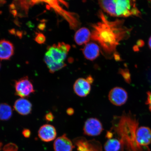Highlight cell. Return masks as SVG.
I'll return each mask as SVG.
<instances>
[{
    "label": "cell",
    "mask_w": 151,
    "mask_h": 151,
    "mask_svg": "<svg viewBox=\"0 0 151 151\" xmlns=\"http://www.w3.org/2000/svg\"><path fill=\"white\" fill-rule=\"evenodd\" d=\"M100 20L92 26L91 39L98 43L105 55H116L121 41L128 38L131 29L124 25V21L108 19L102 11L99 12Z\"/></svg>",
    "instance_id": "6da1fadb"
},
{
    "label": "cell",
    "mask_w": 151,
    "mask_h": 151,
    "mask_svg": "<svg viewBox=\"0 0 151 151\" xmlns=\"http://www.w3.org/2000/svg\"><path fill=\"white\" fill-rule=\"evenodd\" d=\"M114 130L122 143L120 151H141L136 142L137 132L139 122L129 114L123 115L119 118Z\"/></svg>",
    "instance_id": "7a4b0ae2"
},
{
    "label": "cell",
    "mask_w": 151,
    "mask_h": 151,
    "mask_svg": "<svg viewBox=\"0 0 151 151\" xmlns=\"http://www.w3.org/2000/svg\"><path fill=\"white\" fill-rule=\"evenodd\" d=\"M135 2L127 0H105L99 1V4L103 11L111 16L140 17L141 13L137 7Z\"/></svg>",
    "instance_id": "3957f363"
},
{
    "label": "cell",
    "mask_w": 151,
    "mask_h": 151,
    "mask_svg": "<svg viewBox=\"0 0 151 151\" xmlns=\"http://www.w3.org/2000/svg\"><path fill=\"white\" fill-rule=\"evenodd\" d=\"M70 48V45L63 42L48 47L44 60L50 73H54L67 65L64 61Z\"/></svg>",
    "instance_id": "277c9868"
},
{
    "label": "cell",
    "mask_w": 151,
    "mask_h": 151,
    "mask_svg": "<svg viewBox=\"0 0 151 151\" xmlns=\"http://www.w3.org/2000/svg\"><path fill=\"white\" fill-rule=\"evenodd\" d=\"M14 87L15 94L21 98L29 97L35 91L33 84L27 76L15 81Z\"/></svg>",
    "instance_id": "5b68a950"
},
{
    "label": "cell",
    "mask_w": 151,
    "mask_h": 151,
    "mask_svg": "<svg viewBox=\"0 0 151 151\" xmlns=\"http://www.w3.org/2000/svg\"><path fill=\"white\" fill-rule=\"evenodd\" d=\"M50 5L59 14L62 15L69 23L70 28L73 29H76L80 25V20L78 16L74 13L70 12L65 10L60 7L58 4L57 1H51Z\"/></svg>",
    "instance_id": "8992f818"
},
{
    "label": "cell",
    "mask_w": 151,
    "mask_h": 151,
    "mask_svg": "<svg viewBox=\"0 0 151 151\" xmlns=\"http://www.w3.org/2000/svg\"><path fill=\"white\" fill-rule=\"evenodd\" d=\"M103 131V124L98 119H88L85 123L84 133L88 136H97L101 134Z\"/></svg>",
    "instance_id": "52a82bcc"
},
{
    "label": "cell",
    "mask_w": 151,
    "mask_h": 151,
    "mask_svg": "<svg viewBox=\"0 0 151 151\" xmlns=\"http://www.w3.org/2000/svg\"><path fill=\"white\" fill-rule=\"evenodd\" d=\"M109 99L110 102L116 106H121L127 101L128 95L127 91L121 87H116L109 91Z\"/></svg>",
    "instance_id": "ba28073f"
},
{
    "label": "cell",
    "mask_w": 151,
    "mask_h": 151,
    "mask_svg": "<svg viewBox=\"0 0 151 151\" xmlns=\"http://www.w3.org/2000/svg\"><path fill=\"white\" fill-rule=\"evenodd\" d=\"M78 151H102L101 143L96 140L87 141L84 138H78L75 140Z\"/></svg>",
    "instance_id": "9c48e42d"
},
{
    "label": "cell",
    "mask_w": 151,
    "mask_h": 151,
    "mask_svg": "<svg viewBox=\"0 0 151 151\" xmlns=\"http://www.w3.org/2000/svg\"><path fill=\"white\" fill-rule=\"evenodd\" d=\"M38 135L42 141L50 142L56 138L57 132L54 126L50 124H45L39 128Z\"/></svg>",
    "instance_id": "30bf717a"
},
{
    "label": "cell",
    "mask_w": 151,
    "mask_h": 151,
    "mask_svg": "<svg viewBox=\"0 0 151 151\" xmlns=\"http://www.w3.org/2000/svg\"><path fill=\"white\" fill-rule=\"evenodd\" d=\"M73 89L77 96L81 97H84L90 93L91 90V86L86 79L80 78L75 81L73 85Z\"/></svg>",
    "instance_id": "8fae6325"
},
{
    "label": "cell",
    "mask_w": 151,
    "mask_h": 151,
    "mask_svg": "<svg viewBox=\"0 0 151 151\" xmlns=\"http://www.w3.org/2000/svg\"><path fill=\"white\" fill-rule=\"evenodd\" d=\"M75 147L72 142L65 134L57 138L54 143L55 151H72Z\"/></svg>",
    "instance_id": "7c38bea8"
},
{
    "label": "cell",
    "mask_w": 151,
    "mask_h": 151,
    "mask_svg": "<svg viewBox=\"0 0 151 151\" xmlns=\"http://www.w3.org/2000/svg\"><path fill=\"white\" fill-rule=\"evenodd\" d=\"M14 107L15 111L22 116L31 114L32 109V105L31 102L24 98L16 100Z\"/></svg>",
    "instance_id": "4fadbf2b"
},
{
    "label": "cell",
    "mask_w": 151,
    "mask_h": 151,
    "mask_svg": "<svg viewBox=\"0 0 151 151\" xmlns=\"http://www.w3.org/2000/svg\"><path fill=\"white\" fill-rule=\"evenodd\" d=\"M100 48L99 45L95 43H87L82 50L85 58L90 61H93L99 55Z\"/></svg>",
    "instance_id": "5bb4252c"
},
{
    "label": "cell",
    "mask_w": 151,
    "mask_h": 151,
    "mask_svg": "<svg viewBox=\"0 0 151 151\" xmlns=\"http://www.w3.org/2000/svg\"><path fill=\"white\" fill-rule=\"evenodd\" d=\"M14 45L8 41H0V60H8L14 55Z\"/></svg>",
    "instance_id": "9a60e30c"
},
{
    "label": "cell",
    "mask_w": 151,
    "mask_h": 151,
    "mask_svg": "<svg viewBox=\"0 0 151 151\" xmlns=\"http://www.w3.org/2000/svg\"><path fill=\"white\" fill-rule=\"evenodd\" d=\"M91 39V32L88 28L82 27L76 32L74 40L76 44L78 45H86Z\"/></svg>",
    "instance_id": "2e32d148"
},
{
    "label": "cell",
    "mask_w": 151,
    "mask_h": 151,
    "mask_svg": "<svg viewBox=\"0 0 151 151\" xmlns=\"http://www.w3.org/2000/svg\"><path fill=\"white\" fill-rule=\"evenodd\" d=\"M12 107L7 103L0 104V120H8L12 117Z\"/></svg>",
    "instance_id": "e0dca14e"
},
{
    "label": "cell",
    "mask_w": 151,
    "mask_h": 151,
    "mask_svg": "<svg viewBox=\"0 0 151 151\" xmlns=\"http://www.w3.org/2000/svg\"><path fill=\"white\" fill-rule=\"evenodd\" d=\"M121 148V142L117 139H109L104 146L105 151H120Z\"/></svg>",
    "instance_id": "ac0fdd59"
},
{
    "label": "cell",
    "mask_w": 151,
    "mask_h": 151,
    "mask_svg": "<svg viewBox=\"0 0 151 151\" xmlns=\"http://www.w3.org/2000/svg\"><path fill=\"white\" fill-rule=\"evenodd\" d=\"M18 150L17 146L13 143H7L3 148V151H18Z\"/></svg>",
    "instance_id": "d6986e66"
},
{
    "label": "cell",
    "mask_w": 151,
    "mask_h": 151,
    "mask_svg": "<svg viewBox=\"0 0 151 151\" xmlns=\"http://www.w3.org/2000/svg\"><path fill=\"white\" fill-rule=\"evenodd\" d=\"M35 40L36 42L37 43L42 44L45 42L46 40V38L42 33H37Z\"/></svg>",
    "instance_id": "ffe728a7"
},
{
    "label": "cell",
    "mask_w": 151,
    "mask_h": 151,
    "mask_svg": "<svg viewBox=\"0 0 151 151\" xmlns=\"http://www.w3.org/2000/svg\"><path fill=\"white\" fill-rule=\"evenodd\" d=\"M121 73L126 82L129 83L131 82L130 75L128 71H122V72H121Z\"/></svg>",
    "instance_id": "44dd1931"
},
{
    "label": "cell",
    "mask_w": 151,
    "mask_h": 151,
    "mask_svg": "<svg viewBox=\"0 0 151 151\" xmlns=\"http://www.w3.org/2000/svg\"><path fill=\"white\" fill-rule=\"evenodd\" d=\"M54 115L51 112H49L45 115V120L47 122H51L54 119Z\"/></svg>",
    "instance_id": "7402d4cb"
},
{
    "label": "cell",
    "mask_w": 151,
    "mask_h": 151,
    "mask_svg": "<svg viewBox=\"0 0 151 151\" xmlns=\"http://www.w3.org/2000/svg\"><path fill=\"white\" fill-rule=\"evenodd\" d=\"M147 96L146 104L151 112V91H149L147 93Z\"/></svg>",
    "instance_id": "603a6c76"
},
{
    "label": "cell",
    "mask_w": 151,
    "mask_h": 151,
    "mask_svg": "<svg viewBox=\"0 0 151 151\" xmlns=\"http://www.w3.org/2000/svg\"><path fill=\"white\" fill-rule=\"evenodd\" d=\"M22 135L24 137L28 138L31 135V132L28 129H24L22 132Z\"/></svg>",
    "instance_id": "cb8c5ba5"
},
{
    "label": "cell",
    "mask_w": 151,
    "mask_h": 151,
    "mask_svg": "<svg viewBox=\"0 0 151 151\" xmlns=\"http://www.w3.org/2000/svg\"><path fill=\"white\" fill-rule=\"evenodd\" d=\"M67 114L69 115V116H71L74 113V111L73 109L71 108H69L67 110Z\"/></svg>",
    "instance_id": "d4e9b609"
},
{
    "label": "cell",
    "mask_w": 151,
    "mask_h": 151,
    "mask_svg": "<svg viewBox=\"0 0 151 151\" xmlns=\"http://www.w3.org/2000/svg\"><path fill=\"white\" fill-rule=\"evenodd\" d=\"M86 79L91 84H92L93 82V79L91 76H88Z\"/></svg>",
    "instance_id": "484cf974"
},
{
    "label": "cell",
    "mask_w": 151,
    "mask_h": 151,
    "mask_svg": "<svg viewBox=\"0 0 151 151\" xmlns=\"http://www.w3.org/2000/svg\"><path fill=\"white\" fill-rule=\"evenodd\" d=\"M148 46L149 48H150L151 50V36L149 39L148 41Z\"/></svg>",
    "instance_id": "4316f807"
},
{
    "label": "cell",
    "mask_w": 151,
    "mask_h": 151,
    "mask_svg": "<svg viewBox=\"0 0 151 151\" xmlns=\"http://www.w3.org/2000/svg\"><path fill=\"white\" fill-rule=\"evenodd\" d=\"M1 63H0V68H1Z\"/></svg>",
    "instance_id": "83f0119b"
}]
</instances>
